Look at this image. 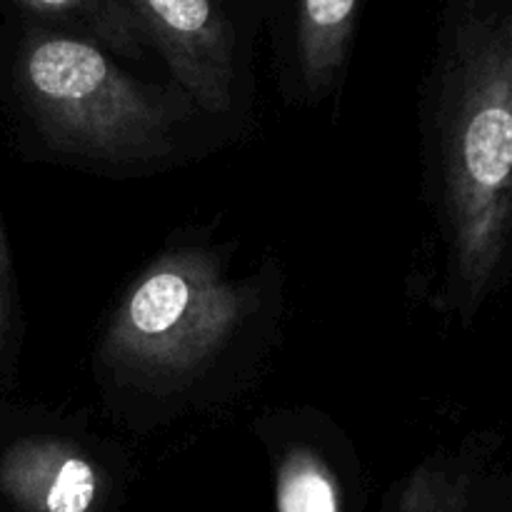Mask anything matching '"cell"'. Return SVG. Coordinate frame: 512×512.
I'll list each match as a JSON object with an SVG mask.
<instances>
[{"label": "cell", "instance_id": "obj_1", "mask_svg": "<svg viewBox=\"0 0 512 512\" xmlns=\"http://www.w3.org/2000/svg\"><path fill=\"white\" fill-rule=\"evenodd\" d=\"M433 78L448 303L470 320L510 243L512 0H445Z\"/></svg>", "mask_w": 512, "mask_h": 512}, {"label": "cell", "instance_id": "obj_2", "mask_svg": "<svg viewBox=\"0 0 512 512\" xmlns=\"http://www.w3.org/2000/svg\"><path fill=\"white\" fill-rule=\"evenodd\" d=\"M15 70L35 125L55 148L105 163L158 160L173 150L183 105L125 73L100 45L33 25Z\"/></svg>", "mask_w": 512, "mask_h": 512}, {"label": "cell", "instance_id": "obj_3", "mask_svg": "<svg viewBox=\"0 0 512 512\" xmlns=\"http://www.w3.org/2000/svg\"><path fill=\"white\" fill-rule=\"evenodd\" d=\"M253 295L230 283L203 250L155 260L130 288L105 333L103 353L115 368L178 380L210 363L253 310Z\"/></svg>", "mask_w": 512, "mask_h": 512}, {"label": "cell", "instance_id": "obj_4", "mask_svg": "<svg viewBox=\"0 0 512 512\" xmlns=\"http://www.w3.org/2000/svg\"><path fill=\"white\" fill-rule=\"evenodd\" d=\"M178 88L208 113L233 103L235 35L223 0H123Z\"/></svg>", "mask_w": 512, "mask_h": 512}, {"label": "cell", "instance_id": "obj_5", "mask_svg": "<svg viewBox=\"0 0 512 512\" xmlns=\"http://www.w3.org/2000/svg\"><path fill=\"white\" fill-rule=\"evenodd\" d=\"M0 493L18 512H98L105 475L70 443L25 438L0 458Z\"/></svg>", "mask_w": 512, "mask_h": 512}, {"label": "cell", "instance_id": "obj_6", "mask_svg": "<svg viewBox=\"0 0 512 512\" xmlns=\"http://www.w3.org/2000/svg\"><path fill=\"white\" fill-rule=\"evenodd\" d=\"M360 0H293V48L310 98H323L343 73Z\"/></svg>", "mask_w": 512, "mask_h": 512}, {"label": "cell", "instance_id": "obj_7", "mask_svg": "<svg viewBox=\"0 0 512 512\" xmlns=\"http://www.w3.org/2000/svg\"><path fill=\"white\" fill-rule=\"evenodd\" d=\"M43 25L80 35L110 55L140 58L145 43L123 0H18Z\"/></svg>", "mask_w": 512, "mask_h": 512}, {"label": "cell", "instance_id": "obj_8", "mask_svg": "<svg viewBox=\"0 0 512 512\" xmlns=\"http://www.w3.org/2000/svg\"><path fill=\"white\" fill-rule=\"evenodd\" d=\"M388 512H505L463 470L425 463L395 493Z\"/></svg>", "mask_w": 512, "mask_h": 512}, {"label": "cell", "instance_id": "obj_9", "mask_svg": "<svg viewBox=\"0 0 512 512\" xmlns=\"http://www.w3.org/2000/svg\"><path fill=\"white\" fill-rule=\"evenodd\" d=\"M278 512H345V495L330 465L310 448H293L275 468Z\"/></svg>", "mask_w": 512, "mask_h": 512}, {"label": "cell", "instance_id": "obj_10", "mask_svg": "<svg viewBox=\"0 0 512 512\" xmlns=\"http://www.w3.org/2000/svg\"><path fill=\"white\" fill-rule=\"evenodd\" d=\"M13 325V293H10V260L5 248V235L0 228V348L5 345Z\"/></svg>", "mask_w": 512, "mask_h": 512}]
</instances>
